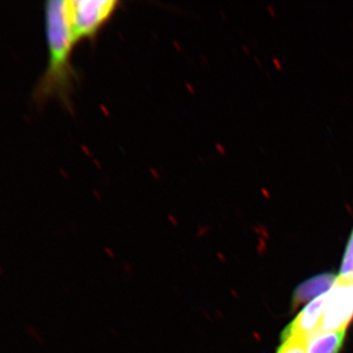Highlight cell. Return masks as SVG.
<instances>
[{"label":"cell","mask_w":353,"mask_h":353,"mask_svg":"<svg viewBox=\"0 0 353 353\" xmlns=\"http://www.w3.org/2000/svg\"><path fill=\"white\" fill-rule=\"evenodd\" d=\"M338 277L343 280L353 281V229L347 241Z\"/></svg>","instance_id":"7"},{"label":"cell","mask_w":353,"mask_h":353,"mask_svg":"<svg viewBox=\"0 0 353 353\" xmlns=\"http://www.w3.org/2000/svg\"><path fill=\"white\" fill-rule=\"evenodd\" d=\"M338 276L333 273L319 274L308 279L294 290L292 297V309H296L301 304L310 303L313 299L322 296L333 287Z\"/></svg>","instance_id":"5"},{"label":"cell","mask_w":353,"mask_h":353,"mask_svg":"<svg viewBox=\"0 0 353 353\" xmlns=\"http://www.w3.org/2000/svg\"><path fill=\"white\" fill-rule=\"evenodd\" d=\"M116 0H69V18L76 43L97 37L117 10Z\"/></svg>","instance_id":"2"},{"label":"cell","mask_w":353,"mask_h":353,"mask_svg":"<svg viewBox=\"0 0 353 353\" xmlns=\"http://www.w3.org/2000/svg\"><path fill=\"white\" fill-rule=\"evenodd\" d=\"M345 332L314 334L308 341L306 353H340L345 343Z\"/></svg>","instance_id":"6"},{"label":"cell","mask_w":353,"mask_h":353,"mask_svg":"<svg viewBox=\"0 0 353 353\" xmlns=\"http://www.w3.org/2000/svg\"><path fill=\"white\" fill-rule=\"evenodd\" d=\"M3 274V270H2L1 266H0V275H2Z\"/></svg>","instance_id":"9"},{"label":"cell","mask_w":353,"mask_h":353,"mask_svg":"<svg viewBox=\"0 0 353 353\" xmlns=\"http://www.w3.org/2000/svg\"><path fill=\"white\" fill-rule=\"evenodd\" d=\"M353 318V281L336 278L327 292L318 333L347 331Z\"/></svg>","instance_id":"3"},{"label":"cell","mask_w":353,"mask_h":353,"mask_svg":"<svg viewBox=\"0 0 353 353\" xmlns=\"http://www.w3.org/2000/svg\"><path fill=\"white\" fill-rule=\"evenodd\" d=\"M327 292L313 299L296 315V317L283 330L281 341H285L290 338H301L309 341L318 333L323 311H324Z\"/></svg>","instance_id":"4"},{"label":"cell","mask_w":353,"mask_h":353,"mask_svg":"<svg viewBox=\"0 0 353 353\" xmlns=\"http://www.w3.org/2000/svg\"><path fill=\"white\" fill-rule=\"evenodd\" d=\"M308 341L301 338H290L283 341L276 353H306Z\"/></svg>","instance_id":"8"},{"label":"cell","mask_w":353,"mask_h":353,"mask_svg":"<svg viewBox=\"0 0 353 353\" xmlns=\"http://www.w3.org/2000/svg\"><path fill=\"white\" fill-rule=\"evenodd\" d=\"M48 66L34 88V97L43 102L57 97L65 106L71 104L77 74L72 63L76 46L69 18V0H50L44 7Z\"/></svg>","instance_id":"1"}]
</instances>
